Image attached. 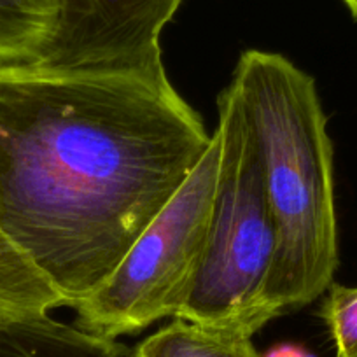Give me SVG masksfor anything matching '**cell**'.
<instances>
[{"label": "cell", "instance_id": "6da1fadb", "mask_svg": "<svg viewBox=\"0 0 357 357\" xmlns=\"http://www.w3.org/2000/svg\"><path fill=\"white\" fill-rule=\"evenodd\" d=\"M211 142L170 82L0 68V231L74 308Z\"/></svg>", "mask_w": 357, "mask_h": 357}, {"label": "cell", "instance_id": "7a4b0ae2", "mask_svg": "<svg viewBox=\"0 0 357 357\" xmlns=\"http://www.w3.org/2000/svg\"><path fill=\"white\" fill-rule=\"evenodd\" d=\"M256 137L279 249L266 300L275 317L310 305L338 268L333 144L312 75L282 54L249 50L233 74Z\"/></svg>", "mask_w": 357, "mask_h": 357}, {"label": "cell", "instance_id": "3957f363", "mask_svg": "<svg viewBox=\"0 0 357 357\" xmlns=\"http://www.w3.org/2000/svg\"><path fill=\"white\" fill-rule=\"evenodd\" d=\"M221 161L204 259L177 319L252 338L275 319L266 300L279 228L238 89L218 100Z\"/></svg>", "mask_w": 357, "mask_h": 357}, {"label": "cell", "instance_id": "277c9868", "mask_svg": "<svg viewBox=\"0 0 357 357\" xmlns=\"http://www.w3.org/2000/svg\"><path fill=\"white\" fill-rule=\"evenodd\" d=\"M221 161L212 133L207 153L95 293L75 305V326L116 340L165 317L190 298L207 245Z\"/></svg>", "mask_w": 357, "mask_h": 357}, {"label": "cell", "instance_id": "5b68a950", "mask_svg": "<svg viewBox=\"0 0 357 357\" xmlns=\"http://www.w3.org/2000/svg\"><path fill=\"white\" fill-rule=\"evenodd\" d=\"M183 0H58L53 36L29 70L170 82L161 32Z\"/></svg>", "mask_w": 357, "mask_h": 357}, {"label": "cell", "instance_id": "8992f818", "mask_svg": "<svg viewBox=\"0 0 357 357\" xmlns=\"http://www.w3.org/2000/svg\"><path fill=\"white\" fill-rule=\"evenodd\" d=\"M112 338L54 321L47 312L0 314V357H130Z\"/></svg>", "mask_w": 357, "mask_h": 357}, {"label": "cell", "instance_id": "52a82bcc", "mask_svg": "<svg viewBox=\"0 0 357 357\" xmlns=\"http://www.w3.org/2000/svg\"><path fill=\"white\" fill-rule=\"evenodd\" d=\"M56 20L58 0H0V68L33 63Z\"/></svg>", "mask_w": 357, "mask_h": 357}, {"label": "cell", "instance_id": "ba28073f", "mask_svg": "<svg viewBox=\"0 0 357 357\" xmlns=\"http://www.w3.org/2000/svg\"><path fill=\"white\" fill-rule=\"evenodd\" d=\"M130 357H261L249 336L175 319L132 350Z\"/></svg>", "mask_w": 357, "mask_h": 357}, {"label": "cell", "instance_id": "9c48e42d", "mask_svg": "<svg viewBox=\"0 0 357 357\" xmlns=\"http://www.w3.org/2000/svg\"><path fill=\"white\" fill-rule=\"evenodd\" d=\"M58 307H65L60 294L0 231V314L50 312Z\"/></svg>", "mask_w": 357, "mask_h": 357}, {"label": "cell", "instance_id": "30bf717a", "mask_svg": "<svg viewBox=\"0 0 357 357\" xmlns=\"http://www.w3.org/2000/svg\"><path fill=\"white\" fill-rule=\"evenodd\" d=\"M321 315L329 329L336 357H357V287L333 282Z\"/></svg>", "mask_w": 357, "mask_h": 357}, {"label": "cell", "instance_id": "8fae6325", "mask_svg": "<svg viewBox=\"0 0 357 357\" xmlns=\"http://www.w3.org/2000/svg\"><path fill=\"white\" fill-rule=\"evenodd\" d=\"M268 357H312L310 354L303 352L301 349H294V347H282V349H277L273 352H270Z\"/></svg>", "mask_w": 357, "mask_h": 357}, {"label": "cell", "instance_id": "7c38bea8", "mask_svg": "<svg viewBox=\"0 0 357 357\" xmlns=\"http://www.w3.org/2000/svg\"><path fill=\"white\" fill-rule=\"evenodd\" d=\"M343 4L349 8V11L352 13L354 18L357 20V0H343Z\"/></svg>", "mask_w": 357, "mask_h": 357}]
</instances>
